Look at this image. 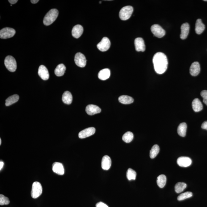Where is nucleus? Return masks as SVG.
<instances>
[{"label": "nucleus", "instance_id": "1", "mask_svg": "<svg viewBox=\"0 0 207 207\" xmlns=\"http://www.w3.org/2000/svg\"><path fill=\"white\" fill-rule=\"evenodd\" d=\"M155 70L157 74H162L166 71L168 68V61L165 54L158 52L153 58Z\"/></svg>", "mask_w": 207, "mask_h": 207}, {"label": "nucleus", "instance_id": "2", "mask_svg": "<svg viewBox=\"0 0 207 207\" xmlns=\"http://www.w3.org/2000/svg\"><path fill=\"white\" fill-rule=\"evenodd\" d=\"M59 12L56 9L50 10L44 17L43 23L45 26H48L52 24L57 18Z\"/></svg>", "mask_w": 207, "mask_h": 207}, {"label": "nucleus", "instance_id": "3", "mask_svg": "<svg viewBox=\"0 0 207 207\" xmlns=\"http://www.w3.org/2000/svg\"><path fill=\"white\" fill-rule=\"evenodd\" d=\"M5 65L8 70L10 72H15L16 70L17 64L15 58L11 56H8L4 60Z\"/></svg>", "mask_w": 207, "mask_h": 207}, {"label": "nucleus", "instance_id": "4", "mask_svg": "<svg viewBox=\"0 0 207 207\" xmlns=\"http://www.w3.org/2000/svg\"><path fill=\"white\" fill-rule=\"evenodd\" d=\"M133 8L131 6H126L120 11V18L122 20H126L130 18L133 12Z\"/></svg>", "mask_w": 207, "mask_h": 207}, {"label": "nucleus", "instance_id": "5", "mask_svg": "<svg viewBox=\"0 0 207 207\" xmlns=\"http://www.w3.org/2000/svg\"><path fill=\"white\" fill-rule=\"evenodd\" d=\"M42 193V187L39 182H35L32 184L31 191V196L33 198L36 199L39 197Z\"/></svg>", "mask_w": 207, "mask_h": 207}, {"label": "nucleus", "instance_id": "6", "mask_svg": "<svg viewBox=\"0 0 207 207\" xmlns=\"http://www.w3.org/2000/svg\"><path fill=\"white\" fill-rule=\"evenodd\" d=\"M15 31L13 28L6 27L0 31V38L1 39H7L14 37L15 34Z\"/></svg>", "mask_w": 207, "mask_h": 207}, {"label": "nucleus", "instance_id": "7", "mask_svg": "<svg viewBox=\"0 0 207 207\" xmlns=\"http://www.w3.org/2000/svg\"><path fill=\"white\" fill-rule=\"evenodd\" d=\"M151 30L152 34L156 37L161 38L165 36V30L159 25L154 24L151 27Z\"/></svg>", "mask_w": 207, "mask_h": 207}, {"label": "nucleus", "instance_id": "8", "mask_svg": "<svg viewBox=\"0 0 207 207\" xmlns=\"http://www.w3.org/2000/svg\"><path fill=\"white\" fill-rule=\"evenodd\" d=\"M110 39L106 37L102 38L101 41L97 45V47L99 50L101 52L107 51L110 48Z\"/></svg>", "mask_w": 207, "mask_h": 207}, {"label": "nucleus", "instance_id": "9", "mask_svg": "<svg viewBox=\"0 0 207 207\" xmlns=\"http://www.w3.org/2000/svg\"><path fill=\"white\" fill-rule=\"evenodd\" d=\"M75 61L79 67H85L86 64V59L84 55L81 53H77L75 55Z\"/></svg>", "mask_w": 207, "mask_h": 207}, {"label": "nucleus", "instance_id": "10", "mask_svg": "<svg viewBox=\"0 0 207 207\" xmlns=\"http://www.w3.org/2000/svg\"><path fill=\"white\" fill-rule=\"evenodd\" d=\"M96 132V129L93 127L88 128L81 131L78 136L80 139H85L94 135Z\"/></svg>", "mask_w": 207, "mask_h": 207}, {"label": "nucleus", "instance_id": "11", "mask_svg": "<svg viewBox=\"0 0 207 207\" xmlns=\"http://www.w3.org/2000/svg\"><path fill=\"white\" fill-rule=\"evenodd\" d=\"M177 163L179 166L187 167L190 166L192 164V160L190 158L185 156L179 157L177 160Z\"/></svg>", "mask_w": 207, "mask_h": 207}, {"label": "nucleus", "instance_id": "12", "mask_svg": "<svg viewBox=\"0 0 207 207\" xmlns=\"http://www.w3.org/2000/svg\"><path fill=\"white\" fill-rule=\"evenodd\" d=\"M101 111V109L98 106L93 104L87 106L86 108V113L90 116L100 113Z\"/></svg>", "mask_w": 207, "mask_h": 207}, {"label": "nucleus", "instance_id": "13", "mask_svg": "<svg viewBox=\"0 0 207 207\" xmlns=\"http://www.w3.org/2000/svg\"><path fill=\"white\" fill-rule=\"evenodd\" d=\"M135 50L137 52H144L145 45L144 41L142 38H137L134 41Z\"/></svg>", "mask_w": 207, "mask_h": 207}, {"label": "nucleus", "instance_id": "14", "mask_svg": "<svg viewBox=\"0 0 207 207\" xmlns=\"http://www.w3.org/2000/svg\"><path fill=\"white\" fill-rule=\"evenodd\" d=\"M38 74L40 78L44 80H48L49 78V74L48 69L43 65L39 67Z\"/></svg>", "mask_w": 207, "mask_h": 207}, {"label": "nucleus", "instance_id": "15", "mask_svg": "<svg viewBox=\"0 0 207 207\" xmlns=\"http://www.w3.org/2000/svg\"><path fill=\"white\" fill-rule=\"evenodd\" d=\"M52 170L57 174L62 175L64 174V166L59 162H55L52 165Z\"/></svg>", "mask_w": 207, "mask_h": 207}, {"label": "nucleus", "instance_id": "16", "mask_svg": "<svg viewBox=\"0 0 207 207\" xmlns=\"http://www.w3.org/2000/svg\"><path fill=\"white\" fill-rule=\"evenodd\" d=\"M189 72L191 75L196 77L198 75L200 72V64L198 62H194L191 65Z\"/></svg>", "mask_w": 207, "mask_h": 207}, {"label": "nucleus", "instance_id": "17", "mask_svg": "<svg viewBox=\"0 0 207 207\" xmlns=\"http://www.w3.org/2000/svg\"><path fill=\"white\" fill-rule=\"evenodd\" d=\"M83 32V27L80 25H77L73 27L72 30V36L76 39H78Z\"/></svg>", "mask_w": 207, "mask_h": 207}, {"label": "nucleus", "instance_id": "18", "mask_svg": "<svg viewBox=\"0 0 207 207\" xmlns=\"http://www.w3.org/2000/svg\"><path fill=\"white\" fill-rule=\"evenodd\" d=\"M111 165V160L110 156L105 155L102 159L101 167L104 170H107L110 169Z\"/></svg>", "mask_w": 207, "mask_h": 207}, {"label": "nucleus", "instance_id": "19", "mask_svg": "<svg viewBox=\"0 0 207 207\" xmlns=\"http://www.w3.org/2000/svg\"><path fill=\"white\" fill-rule=\"evenodd\" d=\"M189 25L188 23H183L181 26V39H185L188 35L189 31Z\"/></svg>", "mask_w": 207, "mask_h": 207}, {"label": "nucleus", "instance_id": "20", "mask_svg": "<svg viewBox=\"0 0 207 207\" xmlns=\"http://www.w3.org/2000/svg\"><path fill=\"white\" fill-rule=\"evenodd\" d=\"M110 69L105 68L102 69L99 72L98 77L100 80H106L110 78Z\"/></svg>", "mask_w": 207, "mask_h": 207}, {"label": "nucleus", "instance_id": "21", "mask_svg": "<svg viewBox=\"0 0 207 207\" xmlns=\"http://www.w3.org/2000/svg\"><path fill=\"white\" fill-rule=\"evenodd\" d=\"M192 107L194 111L198 112L203 110V106L200 99L196 98L193 101Z\"/></svg>", "mask_w": 207, "mask_h": 207}, {"label": "nucleus", "instance_id": "22", "mask_svg": "<svg viewBox=\"0 0 207 207\" xmlns=\"http://www.w3.org/2000/svg\"><path fill=\"white\" fill-rule=\"evenodd\" d=\"M205 25L202 23L201 19H198L196 22L195 25V31L197 34L200 35L203 32L205 29Z\"/></svg>", "mask_w": 207, "mask_h": 207}, {"label": "nucleus", "instance_id": "23", "mask_svg": "<svg viewBox=\"0 0 207 207\" xmlns=\"http://www.w3.org/2000/svg\"><path fill=\"white\" fill-rule=\"evenodd\" d=\"M62 100L64 103L70 104L72 101V94L68 91L64 92L63 94Z\"/></svg>", "mask_w": 207, "mask_h": 207}, {"label": "nucleus", "instance_id": "24", "mask_svg": "<svg viewBox=\"0 0 207 207\" xmlns=\"http://www.w3.org/2000/svg\"><path fill=\"white\" fill-rule=\"evenodd\" d=\"M66 70V68L64 65L60 64L57 66L55 70V73L56 76H63L64 75Z\"/></svg>", "mask_w": 207, "mask_h": 207}, {"label": "nucleus", "instance_id": "25", "mask_svg": "<svg viewBox=\"0 0 207 207\" xmlns=\"http://www.w3.org/2000/svg\"><path fill=\"white\" fill-rule=\"evenodd\" d=\"M187 124L185 122H183L179 125L177 129V132L180 136L184 137L186 135Z\"/></svg>", "mask_w": 207, "mask_h": 207}, {"label": "nucleus", "instance_id": "26", "mask_svg": "<svg viewBox=\"0 0 207 207\" xmlns=\"http://www.w3.org/2000/svg\"><path fill=\"white\" fill-rule=\"evenodd\" d=\"M118 101L121 103L129 104L133 103L134 100L132 97L128 96L122 95L118 98Z\"/></svg>", "mask_w": 207, "mask_h": 207}, {"label": "nucleus", "instance_id": "27", "mask_svg": "<svg viewBox=\"0 0 207 207\" xmlns=\"http://www.w3.org/2000/svg\"><path fill=\"white\" fill-rule=\"evenodd\" d=\"M19 97L17 94H14V95L10 96L6 99V105L7 106L12 105L18 101Z\"/></svg>", "mask_w": 207, "mask_h": 207}, {"label": "nucleus", "instance_id": "28", "mask_svg": "<svg viewBox=\"0 0 207 207\" xmlns=\"http://www.w3.org/2000/svg\"><path fill=\"white\" fill-rule=\"evenodd\" d=\"M157 184L159 188H163L166 184V176L164 175H159L157 177Z\"/></svg>", "mask_w": 207, "mask_h": 207}, {"label": "nucleus", "instance_id": "29", "mask_svg": "<svg viewBox=\"0 0 207 207\" xmlns=\"http://www.w3.org/2000/svg\"><path fill=\"white\" fill-rule=\"evenodd\" d=\"M187 187V185L184 183L179 182L176 183L175 186V191L177 193H181Z\"/></svg>", "mask_w": 207, "mask_h": 207}, {"label": "nucleus", "instance_id": "30", "mask_svg": "<svg viewBox=\"0 0 207 207\" xmlns=\"http://www.w3.org/2000/svg\"><path fill=\"white\" fill-rule=\"evenodd\" d=\"M159 145H155L151 148L150 151V156L151 159H154L157 155L159 154Z\"/></svg>", "mask_w": 207, "mask_h": 207}, {"label": "nucleus", "instance_id": "31", "mask_svg": "<svg viewBox=\"0 0 207 207\" xmlns=\"http://www.w3.org/2000/svg\"><path fill=\"white\" fill-rule=\"evenodd\" d=\"M134 139L133 134L131 132H127L124 134L122 137L123 141L126 143H130Z\"/></svg>", "mask_w": 207, "mask_h": 207}, {"label": "nucleus", "instance_id": "32", "mask_svg": "<svg viewBox=\"0 0 207 207\" xmlns=\"http://www.w3.org/2000/svg\"><path fill=\"white\" fill-rule=\"evenodd\" d=\"M137 173L135 171L132 169L129 168L127 172V177L129 180H135L136 177Z\"/></svg>", "mask_w": 207, "mask_h": 207}, {"label": "nucleus", "instance_id": "33", "mask_svg": "<svg viewBox=\"0 0 207 207\" xmlns=\"http://www.w3.org/2000/svg\"><path fill=\"white\" fill-rule=\"evenodd\" d=\"M193 193L191 192H186L184 193H182L178 197V201H182L185 200L186 199L192 197Z\"/></svg>", "mask_w": 207, "mask_h": 207}, {"label": "nucleus", "instance_id": "34", "mask_svg": "<svg viewBox=\"0 0 207 207\" xmlns=\"http://www.w3.org/2000/svg\"><path fill=\"white\" fill-rule=\"evenodd\" d=\"M9 203H10V201L8 197H6L2 194H1L0 195V205L1 206L7 205L9 204Z\"/></svg>", "mask_w": 207, "mask_h": 207}, {"label": "nucleus", "instance_id": "35", "mask_svg": "<svg viewBox=\"0 0 207 207\" xmlns=\"http://www.w3.org/2000/svg\"><path fill=\"white\" fill-rule=\"evenodd\" d=\"M201 95L203 98L204 103L207 106V91L203 90L201 93Z\"/></svg>", "mask_w": 207, "mask_h": 207}, {"label": "nucleus", "instance_id": "36", "mask_svg": "<svg viewBox=\"0 0 207 207\" xmlns=\"http://www.w3.org/2000/svg\"><path fill=\"white\" fill-rule=\"evenodd\" d=\"M96 207H109L106 205L102 202H100L96 204Z\"/></svg>", "mask_w": 207, "mask_h": 207}, {"label": "nucleus", "instance_id": "37", "mask_svg": "<svg viewBox=\"0 0 207 207\" xmlns=\"http://www.w3.org/2000/svg\"><path fill=\"white\" fill-rule=\"evenodd\" d=\"M201 128L203 129L206 130H207V121H205L202 124Z\"/></svg>", "mask_w": 207, "mask_h": 207}, {"label": "nucleus", "instance_id": "38", "mask_svg": "<svg viewBox=\"0 0 207 207\" xmlns=\"http://www.w3.org/2000/svg\"><path fill=\"white\" fill-rule=\"evenodd\" d=\"M8 1L11 4H16L18 1L17 0H9Z\"/></svg>", "mask_w": 207, "mask_h": 207}, {"label": "nucleus", "instance_id": "39", "mask_svg": "<svg viewBox=\"0 0 207 207\" xmlns=\"http://www.w3.org/2000/svg\"><path fill=\"white\" fill-rule=\"evenodd\" d=\"M4 165V162H2V161H1V162H0V170H2V168Z\"/></svg>", "mask_w": 207, "mask_h": 207}, {"label": "nucleus", "instance_id": "40", "mask_svg": "<svg viewBox=\"0 0 207 207\" xmlns=\"http://www.w3.org/2000/svg\"><path fill=\"white\" fill-rule=\"evenodd\" d=\"M39 0H31V3H32V4H35L37 2H39Z\"/></svg>", "mask_w": 207, "mask_h": 207}, {"label": "nucleus", "instance_id": "41", "mask_svg": "<svg viewBox=\"0 0 207 207\" xmlns=\"http://www.w3.org/2000/svg\"><path fill=\"white\" fill-rule=\"evenodd\" d=\"M1 142H2V140L1 139H0V145H1Z\"/></svg>", "mask_w": 207, "mask_h": 207}, {"label": "nucleus", "instance_id": "42", "mask_svg": "<svg viewBox=\"0 0 207 207\" xmlns=\"http://www.w3.org/2000/svg\"><path fill=\"white\" fill-rule=\"evenodd\" d=\"M99 3H100V4L101 3V1L99 2Z\"/></svg>", "mask_w": 207, "mask_h": 207}, {"label": "nucleus", "instance_id": "43", "mask_svg": "<svg viewBox=\"0 0 207 207\" xmlns=\"http://www.w3.org/2000/svg\"><path fill=\"white\" fill-rule=\"evenodd\" d=\"M207 1V0H205V1Z\"/></svg>", "mask_w": 207, "mask_h": 207}]
</instances>
